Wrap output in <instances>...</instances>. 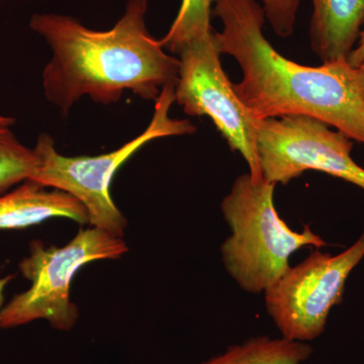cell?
<instances>
[{
    "mask_svg": "<svg viewBox=\"0 0 364 364\" xmlns=\"http://www.w3.org/2000/svg\"><path fill=\"white\" fill-rule=\"evenodd\" d=\"M148 0H128L116 26L86 28L56 14H36L30 28L52 50L43 71L45 97L67 114L81 97L111 105L130 90L143 100H157L163 87L176 85L179 59L164 51L146 26Z\"/></svg>",
    "mask_w": 364,
    "mask_h": 364,
    "instance_id": "obj_1",
    "label": "cell"
},
{
    "mask_svg": "<svg viewBox=\"0 0 364 364\" xmlns=\"http://www.w3.org/2000/svg\"><path fill=\"white\" fill-rule=\"evenodd\" d=\"M222 21L215 32L221 54L242 70L234 90L257 121L306 116L364 144V98L348 62L301 65L279 54L263 33L265 14L256 0H213Z\"/></svg>",
    "mask_w": 364,
    "mask_h": 364,
    "instance_id": "obj_2",
    "label": "cell"
},
{
    "mask_svg": "<svg viewBox=\"0 0 364 364\" xmlns=\"http://www.w3.org/2000/svg\"><path fill=\"white\" fill-rule=\"evenodd\" d=\"M274 184L250 173L235 181L221 210L231 234L221 246L227 272L242 291L264 294L291 267L299 249L327 246L309 226L291 229L274 207Z\"/></svg>",
    "mask_w": 364,
    "mask_h": 364,
    "instance_id": "obj_3",
    "label": "cell"
},
{
    "mask_svg": "<svg viewBox=\"0 0 364 364\" xmlns=\"http://www.w3.org/2000/svg\"><path fill=\"white\" fill-rule=\"evenodd\" d=\"M174 88V85L163 87L155 104L154 114L146 130L112 152L97 156H64L55 148L52 136L42 134L33 148L39 165L30 181L73 196L85 207L90 226L100 228L123 238L128 221L109 193V186L117 170L151 141L196 132V126L188 119L169 116L170 109L176 102Z\"/></svg>",
    "mask_w": 364,
    "mask_h": 364,
    "instance_id": "obj_4",
    "label": "cell"
},
{
    "mask_svg": "<svg viewBox=\"0 0 364 364\" xmlns=\"http://www.w3.org/2000/svg\"><path fill=\"white\" fill-rule=\"evenodd\" d=\"M128 251L122 237L91 226L79 230L63 247L31 242L28 255L18 264L31 287L4 306L0 328L11 329L45 320L58 331H70L79 318L78 306L70 296L76 273L93 261L119 259Z\"/></svg>",
    "mask_w": 364,
    "mask_h": 364,
    "instance_id": "obj_5",
    "label": "cell"
},
{
    "mask_svg": "<svg viewBox=\"0 0 364 364\" xmlns=\"http://www.w3.org/2000/svg\"><path fill=\"white\" fill-rule=\"evenodd\" d=\"M364 258V233L338 254L316 249L291 267L264 294L267 312L280 335L309 343L325 331L330 312L343 301L351 272Z\"/></svg>",
    "mask_w": 364,
    "mask_h": 364,
    "instance_id": "obj_6",
    "label": "cell"
},
{
    "mask_svg": "<svg viewBox=\"0 0 364 364\" xmlns=\"http://www.w3.org/2000/svg\"><path fill=\"white\" fill-rule=\"evenodd\" d=\"M215 32L189 43L178 52L174 100L189 116L210 117L230 148L240 153L247 163L249 173L261 178L257 154L259 121L242 104L223 69Z\"/></svg>",
    "mask_w": 364,
    "mask_h": 364,
    "instance_id": "obj_7",
    "label": "cell"
},
{
    "mask_svg": "<svg viewBox=\"0 0 364 364\" xmlns=\"http://www.w3.org/2000/svg\"><path fill=\"white\" fill-rule=\"evenodd\" d=\"M352 140L314 117L286 116L258 122L261 174L277 186L309 170L324 172L364 191V168L351 156Z\"/></svg>",
    "mask_w": 364,
    "mask_h": 364,
    "instance_id": "obj_8",
    "label": "cell"
},
{
    "mask_svg": "<svg viewBox=\"0 0 364 364\" xmlns=\"http://www.w3.org/2000/svg\"><path fill=\"white\" fill-rule=\"evenodd\" d=\"M54 218L88 224L85 207L73 196L32 181L0 196V230L26 229Z\"/></svg>",
    "mask_w": 364,
    "mask_h": 364,
    "instance_id": "obj_9",
    "label": "cell"
},
{
    "mask_svg": "<svg viewBox=\"0 0 364 364\" xmlns=\"http://www.w3.org/2000/svg\"><path fill=\"white\" fill-rule=\"evenodd\" d=\"M310 41L323 63L347 61L364 23V0H312Z\"/></svg>",
    "mask_w": 364,
    "mask_h": 364,
    "instance_id": "obj_10",
    "label": "cell"
},
{
    "mask_svg": "<svg viewBox=\"0 0 364 364\" xmlns=\"http://www.w3.org/2000/svg\"><path fill=\"white\" fill-rule=\"evenodd\" d=\"M313 348L309 343L289 341L284 337H253L198 364H304Z\"/></svg>",
    "mask_w": 364,
    "mask_h": 364,
    "instance_id": "obj_11",
    "label": "cell"
},
{
    "mask_svg": "<svg viewBox=\"0 0 364 364\" xmlns=\"http://www.w3.org/2000/svg\"><path fill=\"white\" fill-rule=\"evenodd\" d=\"M213 0H182L181 9L168 33L160 43L178 54L184 46L214 32L210 25Z\"/></svg>",
    "mask_w": 364,
    "mask_h": 364,
    "instance_id": "obj_12",
    "label": "cell"
},
{
    "mask_svg": "<svg viewBox=\"0 0 364 364\" xmlns=\"http://www.w3.org/2000/svg\"><path fill=\"white\" fill-rule=\"evenodd\" d=\"M38 165L35 151L21 144L9 127L0 124V196L30 181Z\"/></svg>",
    "mask_w": 364,
    "mask_h": 364,
    "instance_id": "obj_13",
    "label": "cell"
},
{
    "mask_svg": "<svg viewBox=\"0 0 364 364\" xmlns=\"http://www.w3.org/2000/svg\"><path fill=\"white\" fill-rule=\"evenodd\" d=\"M265 18L282 38L293 35L301 0H261Z\"/></svg>",
    "mask_w": 364,
    "mask_h": 364,
    "instance_id": "obj_14",
    "label": "cell"
},
{
    "mask_svg": "<svg viewBox=\"0 0 364 364\" xmlns=\"http://www.w3.org/2000/svg\"><path fill=\"white\" fill-rule=\"evenodd\" d=\"M347 62L353 68L363 65L364 63V31L361 32L358 44H356L351 54L349 55Z\"/></svg>",
    "mask_w": 364,
    "mask_h": 364,
    "instance_id": "obj_15",
    "label": "cell"
},
{
    "mask_svg": "<svg viewBox=\"0 0 364 364\" xmlns=\"http://www.w3.org/2000/svg\"><path fill=\"white\" fill-rule=\"evenodd\" d=\"M354 76H355L356 85L364 98V63L354 68Z\"/></svg>",
    "mask_w": 364,
    "mask_h": 364,
    "instance_id": "obj_16",
    "label": "cell"
},
{
    "mask_svg": "<svg viewBox=\"0 0 364 364\" xmlns=\"http://www.w3.org/2000/svg\"><path fill=\"white\" fill-rule=\"evenodd\" d=\"M14 274H9L6 277H0V313H1L2 308H4V289L7 284L14 279Z\"/></svg>",
    "mask_w": 364,
    "mask_h": 364,
    "instance_id": "obj_17",
    "label": "cell"
},
{
    "mask_svg": "<svg viewBox=\"0 0 364 364\" xmlns=\"http://www.w3.org/2000/svg\"><path fill=\"white\" fill-rule=\"evenodd\" d=\"M14 123H16V119H14V117L1 116V114H0V124H1V126L11 127L13 126Z\"/></svg>",
    "mask_w": 364,
    "mask_h": 364,
    "instance_id": "obj_18",
    "label": "cell"
},
{
    "mask_svg": "<svg viewBox=\"0 0 364 364\" xmlns=\"http://www.w3.org/2000/svg\"><path fill=\"white\" fill-rule=\"evenodd\" d=\"M0 1H1V0H0Z\"/></svg>",
    "mask_w": 364,
    "mask_h": 364,
    "instance_id": "obj_19",
    "label": "cell"
}]
</instances>
